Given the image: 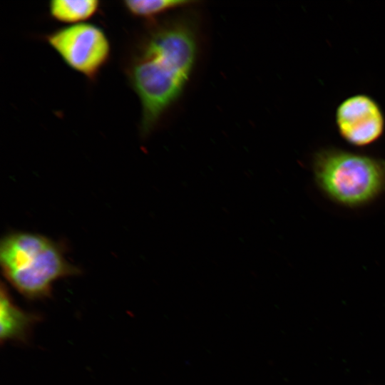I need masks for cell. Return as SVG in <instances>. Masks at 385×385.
Here are the masks:
<instances>
[{"label":"cell","instance_id":"4","mask_svg":"<svg viewBox=\"0 0 385 385\" xmlns=\"http://www.w3.org/2000/svg\"><path fill=\"white\" fill-rule=\"evenodd\" d=\"M46 40L65 63L90 79L96 78L110 56L106 34L92 24L67 26L48 35Z\"/></svg>","mask_w":385,"mask_h":385},{"label":"cell","instance_id":"8","mask_svg":"<svg viewBox=\"0 0 385 385\" xmlns=\"http://www.w3.org/2000/svg\"><path fill=\"white\" fill-rule=\"evenodd\" d=\"M197 3L191 0H128L123 1L125 9L133 16L153 19L167 12L184 9Z\"/></svg>","mask_w":385,"mask_h":385},{"label":"cell","instance_id":"2","mask_svg":"<svg viewBox=\"0 0 385 385\" xmlns=\"http://www.w3.org/2000/svg\"><path fill=\"white\" fill-rule=\"evenodd\" d=\"M0 265L6 281L30 300L51 297L55 282L80 272L56 242L26 232H11L1 239Z\"/></svg>","mask_w":385,"mask_h":385},{"label":"cell","instance_id":"3","mask_svg":"<svg viewBox=\"0 0 385 385\" xmlns=\"http://www.w3.org/2000/svg\"><path fill=\"white\" fill-rule=\"evenodd\" d=\"M319 188L332 200L355 207L376 198L385 189V160L337 148H324L313 158Z\"/></svg>","mask_w":385,"mask_h":385},{"label":"cell","instance_id":"5","mask_svg":"<svg viewBox=\"0 0 385 385\" xmlns=\"http://www.w3.org/2000/svg\"><path fill=\"white\" fill-rule=\"evenodd\" d=\"M335 121L342 138L355 146L372 144L385 129V118L379 105L361 93L346 98L338 106Z\"/></svg>","mask_w":385,"mask_h":385},{"label":"cell","instance_id":"7","mask_svg":"<svg viewBox=\"0 0 385 385\" xmlns=\"http://www.w3.org/2000/svg\"><path fill=\"white\" fill-rule=\"evenodd\" d=\"M97 0H53L48 5L49 13L58 21L70 25L84 23L99 9Z\"/></svg>","mask_w":385,"mask_h":385},{"label":"cell","instance_id":"1","mask_svg":"<svg viewBox=\"0 0 385 385\" xmlns=\"http://www.w3.org/2000/svg\"><path fill=\"white\" fill-rule=\"evenodd\" d=\"M198 52V23L188 11L155 24L138 43L128 63L127 76L140 103L144 135L155 128L182 96Z\"/></svg>","mask_w":385,"mask_h":385},{"label":"cell","instance_id":"6","mask_svg":"<svg viewBox=\"0 0 385 385\" xmlns=\"http://www.w3.org/2000/svg\"><path fill=\"white\" fill-rule=\"evenodd\" d=\"M41 319L40 314L24 310L13 301L7 288L1 284L0 294L1 343L26 344L34 327Z\"/></svg>","mask_w":385,"mask_h":385}]
</instances>
